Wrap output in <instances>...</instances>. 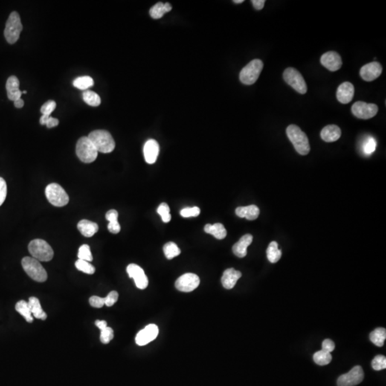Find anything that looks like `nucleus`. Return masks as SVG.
<instances>
[{
    "label": "nucleus",
    "instance_id": "f257e3e1",
    "mask_svg": "<svg viewBox=\"0 0 386 386\" xmlns=\"http://www.w3.org/2000/svg\"><path fill=\"white\" fill-rule=\"evenodd\" d=\"M287 135L300 155H308L311 150L309 140L304 132L295 125H291L286 129Z\"/></svg>",
    "mask_w": 386,
    "mask_h": 386
},
{
    "label": "nucleus",
    "instance_id": "f03ea898",
    "mask_svg": "<svg viewBox=\"0 0 386 386\" xmlns=\"http://www.w3.org/2000/svg\"><path fill=\"white\" fill-rule=\"evenodd\" d=\"M97 152L102 153H110L114 150L115 143L111 134L103 129L92 131L88 135Z\"/></svg>",
    "mask_w": 386,
    "mask_h": 386
},
{
    "label": "nucleus",
    "instance_id": "7ed1b4c3",
    "mask_svg": "<svg viewBox=\"0 0 386 386\" xmlns=\"http://www.w3.org/2000/svg\"><path fill=\"white\" fill-rule=\"evenodd\" d=\"M28 250L33 258L38 261H50L54 256L53 248L44 239H33L29 244Z\"/></svg>",
    "mask_w": 386,
    "mask_h": 386
},
{
    "label": "nucleus",
    "instance_id": "20e7f679",
    "mask_svg": "<svg viewBox=\"0 0 386 386\" xmlns=\"http://www.w3.org/2000/svg\"><path fill=\"white\" fill-rule=\"evenodd\" d=\"M22 265L26 273L35 281L42 283L47 279V273L40 262L31 257L22 259Z\"/></svg>",
    "mask_w": 386,
    "mask_h": 386
},
{
    "label": "nucleus",
    "instance_id": "39448f33",
    "mask_svg": "<svg viewBox=\"0 0 386 386\" xmlns=\"http://www.w3.org/2000/svg\"><path fill=\"white\" fill-rule=\"evenodd\" d=\"M76 154L81 161L91 163L97 159L98 152L88 137H82L77 141Z\"/></svg>",
    "mask_w": 386,
    "mask_h": 386
},
{
    "label": "nucleus",
    "instance_id": "423d86ee",
    "mask_svg": "<svg viewBox=\"0 0 386 386\" xmlns=\"http://www.w3.org/2000/svg\"><path fill=\"white\" fill-rule=\"evenodd\" d=\"M263 69V62L258 59H253L239 73V80L244 85H253L258 79Z\"/></svg>",
    "mask_w": 386,
    "mask_h": 386
},
{
    "label": "nucleus",
    "instance_id": "0eeeda50",
    "mask_svg": "<svg viewBox=\"0 0 386 386\" xmlns=\"http://www.w3.org/2000/svg\"><path fill=\"white\" fill-rule=\"evenodd\" d=\"M22 30V24L20 17L17 12L10 14L4 29V37L6 40L10 44H15L19 39Z\"/></svg>",
    "mask_w": 386,
    "mask_h": 386
},
{
    "label": "nucleus",
    "instance_id": "6e6552de",
    "mask_svg": "<svg viewBox=\"0 0 386 386\" xmlns=\"http://www.w3.org/2000/svg\"><path fill=\"white\" fill-rule=\"evenodd\" d=\"M45 195L49 202L56 207H63L68 204V193L57 183H51L47 186Z\"/></svg>",
    "mask_w": 386,
    "mask_h": 386
},
{
    "label": "nucleus",
    "instance_id": "1a4fd4ad",
    "mask_svg": "<svg viewBox=\"0 0 386 386\" xmlns=\"http://www.w3.org/2000/svg\"><path fill=\"white\" fill-rule=\"evenodd\" d=\"M283 78L287 84L301 94H306L308 88L302 74L295 68H288L283 73Z\"/></svg>",
    "mask_w": 386,
    "mask_h": 386
},
{
    "label": "nucleus",
    "instance_id": "9d476101",
    "mask_svg": "<svg viewBox=\"0 0 386 386\" xmlns=\"http://www.w3.org/2000/svg\"><path fill=\"white\" fill-rule=\"evenodd\" d=\"M364 378V372L362 367L356 366L352 368L349 373L341 375L338 378V386H355L362 382Z\"/></svg>",
    "mask_w": 386,
    "mask_h": 386
},
{
    "label": "nucleus",
    "instance_id": "9b49d317",
    "mask_svg": "<svg viewBox=\"0 0 386 386\" xmlns=\"http://www.w3.org/2000/svg\"><path fill=\"white\" fill-rule=\"evenodd\" d=\"M352 112L355 117L363 120H368L375 117L378 112V107L375 104L358 101L352 106Z\"/></svg>",
    "mask_w": 386,
    "mask_h": 386
},
{
    "label": "nucleus",
    "instance_id": "f8f14e48",
    "mask_svg": "<svg viewBox=\"0 0 386 386\" xmlns=\"http://www.w3.org/2000/svg\"><path fill=\"white\" fill-rule=\"evenodd\" d=\"M201 280L194 273H185L175 282V288L181 292L190 293L199 286Z\"/></svg>",
    "mask_w": 386,
    "mask_h": 386
},
{
    "label": "nucleus",
    "instance_id": "ddd939ff",
    "mask_svg": "<svg viewBox=\"0 0 386 386\" xmlns=\"http://www.w3.org/2000/svg\"><path fill=\"white\" fill-rule=\"evenodd\" d=\"M127 272L129 277L134 279L137 288L144 290L147 288L148 278L143 268L136 264H129L127 268Z\"/></svg>",
    "mask_w": 386,
    "mask_h": 386
},
{
    "label": "nucleus",
    "instance_id": "4468645a",
    "mask_svg": "<svg viewBox=\"0 0 386 386\" xmlns=\"http://www.w3.org/2000/svg\"><path fill=\"white\" fill-rule=\"evenodd\" d=\"M159 329L155 324H149L137 334L135 341L138 346H143L154 341L158 337Z\"/></svg>",
    "mask_w": 386,
    "mask_h": 386
},
{
    "label": "nucleus",
    "instance_id": "2eb2a0df",
    "mask_svg": "<svg viewBox=\"0 0 386 386\" xmlns=\"http://www.w3.org/2000/svg\"><path fill=\"white\" fill-rule=\"evenodd\" d=\"M383 67L379 62H373L365 65L360 70V75L366 82H372L380 77Z\"/></svg>",
    "mask_w": 386,
    "mask_h": 386
},
{
    "label": "nucleus",
    "instance_id": "dca6fc26",
    "mask_svg": "<svg viewBox=\"0 0 386 386\" xmlns=\"http://www.w3.org/2000/svg\"><path fill=\"white\" fill-rule=\"evenodd\" d=\"M320 63L331 72L338 71L343 65L340 55L333 51L328 52L323 54L320 58Z\"/></svg>",
    "mask_w": 386,
    "mask_h": 386
},
{
    "label": "nucleus",
    "instance_id": "f3484780",
    "mask_svg": "<svg viewBox=\"0 0 386 386\" xmlns=\"http://www.w3.org/2000/svg\"><path fill=\"white\" fill-rule=\"evenodd\" d=\"M355 88L353 85L349 82H343L337 90V99L342 104L349 103L353 98Z\"/></svg>",
    "mask_w": 386,
    "mask_h": 386
},
{
    "label": "nucleus",
    "instance_id": "a211bd4d",
    "mask_svg": "<svg viewBox=\"0 0 386 386\" xmlns=\"http://www.w3.org/2000/svg\"><path fill=\"white\" fill-rule=\"evenodd\" d=\"M143 152H144L145 160L148 164H154L159 155V144L156 140H147L145 144Z\"/></svg>",
    "mask_w": 386,
    "mask_h": 386
},
{
    "label": "nucleus",
    "instance_id": "6ab92c4d",
    "mask_svg": "<svg viewBox=\"0 0 386 386\" xmlns=\"http://www.w3.org/2000/svg\"><path fill=\"white\" fill-rule=\"evenodd\" d=\"M241 276L242 273L239 271H236L234 268H228L224 271L221 282L225 289L230 290L234 288Z\"/></svg>",
    "mask_w": 386,
    "mask_h": 386
},
{
    "label": "nucleus",
    "instance_id": "aec40b11",
    "mask_svg": "<svg viewBox=\"0 0 386 386\" xmlns=\"http://www.w3.org/2000/svg\"><path fill=\"white\" fill-rule=\"evenodd\" d=\"M6 89L7 92V97L12 101L19 100L21 98L22 92L19 90V81L15 76L9 77L6 84Z\"/></svg>",
    "mask_w": 386,
    "mask_h": 386
},
{
    "label": "nucleus",
    "instance_id": "412c9836",
    "mask_svg": "<svg viewBox=\"0 0 386 386\" xmlns=\"http://www.w3.org/2000/svg\"><path fill=\"white\" fill-rule=\"evenodd\" d=\"M253 236L250 234H246L242 236L239 239V242H236L233 247V253L237 257H244L247 256V249L250 244L253 242Z\"/></svg>",
    "mask_w": 386,
    "mask_h": 386
},
{
    "label": "nucleus",
    "instance_id": "4be33fe9",
    "mask_svg": "<svg viewBox=\"0 0 386 386\" xmlns=\"http://www.w3.org/2000/svg\"><path fill=\"white\" fill-rule=\"evenodd\" d=\"M341 136L339 127L335 125H329L325 127L320 132V137L326 143L337 141Z\"/></svg>",
    "mask_w": 386,
    "mask_h": 386
},
{
    "label": "nucleus",
    "instance_id": "5701e85b",
    "mask_svg": "<svg viewBox=\"0 0 386 386\" xmlns=\"http://www.w3.org/2000/svg\"><path fill=\"white\" fill-rule=\"evenodd\" d=\"M236 213L239 218H246L248 221H254L258 218L260 215V210L255 204L246 206V207H239L236 208Z\"/></svg>",
    "mask_w": 386,
    "mask_h": 386
},
{
    "label": "nucleus",
    "instance_id": "b1692460",
    "mask_svg": "<svg viewBox=\"0 0 386 386\" xmlns=\"http://www.w3.org/2000/svg\"><path fill=\"white\" fill-rule=\"evenodd\" d=\"M77 228L82 236L87 238L92 237L99 230L98 225L88 220H82L77 224Z\"/></svg>",
    "mask_w": 386,
    "mask_h": 386
},
{
    "label": "nucleus",
    "instance_id": "393cba45",
    "mask_svg": "<svg viewBox=\"0 0 386 386\" xmlns=\"http://www.w3.org/2000/svg\"><path fill=\"white\" fill-rule=\"evenodd\" d=\"M204 230L205 233L212 235L218 239H224L227 236L226 229L221 223H216L214 225L207 224L204 226Z\"/></svg>",
    "mask_w": 386,
    "mask_h": 386
},
{
    "label": "nucleus",
    "instance_id": "a878e982",
    "mask_svg": "<svg viewBox=\"0 0 386 386\" xmlns=\"http://www.w3.org/2000/svg\"><path fill=\"white\" fill-rule=\"evenodd\" d=\"M28 304L30 310H31L32 314L34 315L35 318L42 320H46L47 315L45 311L42 310L39 299L35 297H30Z\"/></svg>",
    "mask_w": 386,
    "mask_h": 386
},
{
    "label": "nucleus",
    "instance_id": "bb28decb",
    "mask_svg": "<svg viewBox=\"0 0 386 386\" xmlns=\"http://www.w3.org/2000/svg\"><path fill=\"white\" fill-rule=\"evenodd\" d=\"M106 219L109 221V224L108 225V230L110 233L113 234H117L120 233L121 230L120 224H119L118 221V213L117 210H110L106 213L105 216Z\"/></svg>",
    "mask_w": 386,
    "mask_h": 386
},
{
    "label": "nucleus",
    "instance_id": "cd10ccee",
    "mask_svg": "<svg viewBox=\"0 0 386 386\" xmlns=\"http://www.w3.org/2000/svg\"><path fill=\"white\" fill-rule=\"evenodd\" d=\"M386 338V330L384 328H378L372 331L370 334V340L378 347L384 346Z\"/></svg>",
    "mask_w": 386,
    "mask_h": 386
},
{
    "label": "nucleus",
    "instance_id": "c85d7f7f",
    "mask_svg": "<svg viewBox=\"0 0 386 386\" xmlns=\"http://www.w3.org/2000/svg\"><path fill=\"white\" fill-rule=\"evenodd\" d=\"M15 309L20 315L24 317L26 321L28 322V323H33V314H32L30 306H29L28 302H26L25 300H20V301L17 303L16 306H15Z\"/></svg>",
    "mask_w": 386,
    "mask_h": 386
},
{
    "label": "nucleus",
    "instance_id": "c756f323",
    "mask_svg": "<svg viewBox=\"0 0 386 386\" xmlns=\"http://www.w3.org/2000/svg\"><path fill=\"white\" fill-rule=\"evenodd\" d=\"M282 252L281 250L278 249V244L277 242H271L267 249V257H268V260L271 263H276L279 261L281 258Z\"/></svg>",
    "mask_w": 386,
    "mask_h": 386
},
{
    "label": "nucleus",
    "instance_id": "7c9ffc66",
    "mask_svg": "<svg viewBox=\"0 0 386 386\" xmlns=\"http://www.w3.org/2000/svg\"><path fill=\"white\" fill-rule=\"evenodd\" d=\"M94 85V80L90 76H82L76 78L73 82V85L77 89L85 91Z\"/></svg>",
    "mask_w": 386,
    "mask_h": 386
},
{
    "label": "nucleus",
    "instance_id": "2f4dec72",
    "mask_svg": "<svg viewBox=\"0 0 386 386\" xmlns=\"http://www.w3.org/2000/svg\"><path fill=\"white\" fill-rule=\"evenodd\" d=\"M82 97H83L84 101L92 107H97L101 104V99H100V96L94 92L85 91L82 94Z\"/></svg>",
    "mask_w": 386,
    "mask_h": 386
},
{
    "label": "nucleus",
    "instance_id": "473e14b6",
    "mask_svg": "<svg viewBox=\"0 0 386 386\" xmlns=\"http://www.w3.org/2000/svg\"><path fill=\"white\" fill-rule=\"evenodd\" d=\"M313 360L315 364L319 366H326L332 361V355L331 352L321 350L314 354Z\"/></svg>",
    "mask_w": 386,
    "mask_h": 386
},
{
    "label": "nucleus",
    "instance_id": "72a5a7b5",
    "mask_svg": "<svg viewBox=\"0 0 386 386\" xmlns=\"http://www.w3.org/2000/svg\"><path fill=\"white\" fill-rule=\"evenodd\" d=\"M163 251H164L165 255L166 257L168 260L174 258L181 254V249L178 248V245L175 242H170L166 243L163 247Z\"/></svg>",
    "mask_w": 386,
    "mask_h": 386
},
{
    "label": "nucleus",
    "instance_id": "f704fd0d",
    "mask_svg": "<svg viewBox=\"0 0 386 386\" xmlns=\"http://www.w3.org/2000/svg\"><path fill=\"white\" fill-rule=\"evenodd\" d=\"M165 13H167V11L165 8V4L163 2L157 3L149 10V15L153 19H155L163 18V15Z\"/></svg>",
    "mask_w": 386,
    "mask_h": 386
},
{
    "label": "nucleus",
    "instance_id": "c9c22d12",
    "mask_svg": "<svg viewBox=\"0 0 386 386\" xmlns=\"http://www.w3.org/2000/svg\"><path fill=\"white\" fill-rule=\"evenodd\" d=\"M75 267L78 271L86 273V274L92 275L95 272V268L90 263V262L80 260V259L76 261Z\"/></svg>",
    "mask_w": 386,
    "mask_h": 386
},
{
    "label": "nucleus",
    "instance_id": "e433bc0d",
    "mask_svg": "<svg viewBox=\"0 0 386 386\" xmlns=\"http://www.w3.org/2000/svg\"><path fill=\"white\" fill-rule=\"evenodd\" d=\"M377 143L373 137H369L365 140L363 149L366 155H370L375 152L376 149Z\"/></svg>",
    "mask_w": 386,
    "mask_h": 386
},
{
    "label": "nucleus",
    "instance_id": "4c0bfd02",
    "mask_svg": "<svg viewBox=\"0 0 386 386\" xmlns=\"http://www.w3.org/2000/svg\"><path fill=\"white\" fill-rule=\"evenodd\" d=\"M78 258L85 261H92L93 257L92 255L91 248L88 245H82L79 249Z\"/></svg>",
    "mask_w": 386,
    "mask_h": 386
},
{
    "label": "nucleus",
    "instance_id": "58836bf2",
    "mask_svg": "<svg viewBox=\"0 0 386 386\" xmlns=\"http://www.w3.org/2000/svg\"><path fill=\"white\" fill-rule=\"evenodd\" d=\"M157 212L161 216L163 222H165V223L170 222L171 221V215L170 214V207H169L168 204L165 203V202L160 204L158 210H157Z\"/></svg>",
    "mask_w": 386,
    "mask_h": 386
},
{
    "label": "nucleus",
    "instance_id": "ea45409f",
    "mask_svg": "<svg viewBox=\"0 0 386 386\" xmlns=\"http://www.w3.org/2000/svg\"><path fill=\"white\" fill-rule=\"evenodd\" d=\"M372 367L375 370H381L386 368V358L383 355H378L372 361Z\"/></svg>",
    "mask_w": 386,
    "mask_h": 386
},
{
    "label": "nucleus",
    "instance_id": "a19ab883",
    "mask_svg": "<svg viewBox=\"0 0 386 386\" xmlns=\"http://www.w3.org/2000/svg\"><path fill=\"white\" fill-rule=\"evenodd\" d=\"M114 338V331L110 327L105 328V329L101 331L100 333V341L104 344H108L110 342L112 341Z\"/></svg>",
    "mask_w": 386,
    "mask_h": 386
},
{
    "label": "nucleus",
    "instance_id": "79ce46f5",
    "mask_svg": "<svg viewBox=\"0 0 386 386\" xmlns=\"http://www.w3.org/2000/svg\"><path fill=\"white\" fill-rule=\"evenodd\" d=\"M201 213V209L198 207H186L181 211V216L183 218H190V217H197Z\"/></svg>",
    "mask_w": 386,
    "mask_h": 386
},
{
    "label": "nucleus",
    "instance_id": "37998d69",
    "mask_svg": "<svg viewBox=\"0 0 386 386\" xmlns=\"http://www.w3.org/2000/svg\"><path fill=\"white\" fill-rule=\"evenodd\" d=\"M56 102L54 100H49L46 102L40 109V112L42 114H46V115H50L52 112L55 110Z\"/></svg>",
    "mask_w": 386,
    "mask_h": 386
},
{
    "label": "nucleus",
    "instance_id": "c03bdc74",
    "mask_svg": "<svg viewBox=\"0 0 386 386\" xmlns=\"http://www.w3.org/2000/svg\"><path fill=\"white\" fill-rule=\"evenodd\" d=\"M7 183L2 178L0 177V206L4 203L7 198Z\"/></svg>",
    "mask_w": 386,
    "mask_h": 386
},
{
    "label": "nucleus",
    "instance_id": "a18cd8bd",
    "mask_svg": "<svg viewBox=\"0 0 386 386\" xmlns=\"http://www.w3.org/2000/svg\"><path fill=\"white\" fill-rule=\"evenodd\" d=\"M119 295L117 291H111L106 297H105V305L108 307L113 306L118 300Z\"/></svg>",
    "mask_w": 386,
    "mask_h": 386
},
{
    "label": "nucleus",
    "instance_id": "49530a36",
    "mask_svg": "<svg viewBox=\"0 0 386 386\" xmlns=\"http://www.w3.org/2000/svg\"><path fill=\"white\" fill-rule=\"evenodd\" d=\"M90 304L93 308H100L105 306V297L99 296H92L90 298Z\"/></svg>",
    "mask_w": 386,
    "mask_h": 386
},
{
    "label": "nucleus",
    "instance_id": "de8ad7c7",
    "mask_svg": "<svg viewBox=\"0 0 386 386\" xmlns=\"http://www.w3.org/2000/svg\"><path fill=\"white\" fill-rule=\"evenodd\" d=\"M335 343H334L333 341L330 339L325 340V341L323 342V344H322V350H325V351L326 352H332L334 349H335Z\"/></svg>",
    "mask_w": 386,
    "mask_h": 386
},
{
    "label": "nucleus",
    "instance_id": "09e8293b",
    "mask_svg": "<svg viewBox=\"0 0 386 386\" xmlns=\"http://www.w3.org/2000/svg\"><path fill=\"white\" fill-rule=\"evenodd\" d=\"M251 2L253 3V7H254L256 10H262L264 6H265V0H253V1H251Z\"/></svg>",
    "mask_w": 386,
    "mask_h": 386
},
{
    "label": "nucleus",
    "instance_id": "8fccbe9b",
    "mask_svg": "<svg viewBox=\"0 0 386 386\" xmlns=\"http://www.w3.org/2000/svg\"><path fill=\"white\" fill-rule=\"evenodd\" d=\"M58 125H59V120L53 117H50L48 121L46 123V126L48 128H55V127L57 126Z\"/></svg>",
    "mask_w": 386,
    "mask_h": 386
},
{
    "label": "nucleus",
    "instance_id": "3c124183",
    "mask_svg": "<svg viewBox=\"0 0 386 386\" xmlns=\"http://www.w3.org/2000/svg\"><path fill=\"white\" fill-rule=\"evenodd\" d=\"M96 326L100 330V331H102V330L105 329V328L108 327V323L105 320H96L95 322Z\"/></svg>",
    "mask_w": 386,
    "mask_h": 386
},
{
    "label": "nucleus",
    "instance_id": "603ef678",
    "mask_svg": "<svg viewBox=\"0 0 386 386\" xmlns=\"http://www.w3.org/2000/svg\"><path fill=\"white\" fill-rule=\"evenodd\" d=\"M51 117L50 115H46V114H42V117H40L39 123L42 125H46V123L48 121L49 118Z\"/></svg>",
    "mask_w": 386,
    "mask_h": 386
},
{
    "label": "nucleus",
    "instance_id": "864d4df0",
    "mask_svg": "<svg viewBox=\"0 0 386 386\" xmlns=\"http://www.w3.org/2000/svg\"><path fill=\"white\" fill-rule=\"evenodd\" d=\"M14 102H15V108H22L24 105V100H23L22 98L15 100Z\"/></svg>",
    "mask_w": 386,
    "mask_h": 386
},
{
    "label": "nucleus",
    "instance_id": "5fc2aeb1",
    "mask_svg": "<svg viewBox=\"0 0 386 386\" xmlns=\"http://www.w3.org/2000/svg\"><path fill=\"white\" fill-rule=\"evenodd\" d=\"M165 8L166 11H167V12H169L172 10V6H171L170 4H169V3L167 2L165 4Z\"/></svg>",
    "mask_w": 386,
    "mask_h": 386
},
{
    "label": "nucleus",
    "instance_id": "6e6d98bb",
    "mask_svg": "<svg viewBox=\"0 0 386 386\" xmlns=\"http://www.w3.org/2000/svg\"><path fill=\"white\" fill-rule=\"evenodd\" d=\"M233 2L236 3V4H241V3L244 2V0H234Z\"/></svg>",
    "mask_w": 386,
    "mask_h": 386
},
{
    "label": "nucleus",
    "instance_id": "4d7b16f0",
    "mask_svg": "<svg viewBox=\"0 0 386 386\" xmlns=\"http://www.w3.org/2000/svg\"><path fill=\"white\" fill-rule=\"evenodd\" d=\"M27 91H23L22 92V93H24V94H26V93H27Z\"/></svg>",
    "mask_w": 386,
    "mask_h": 386
}]
</instances>
